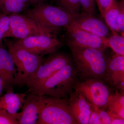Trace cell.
<instances>
[{
  "instance_id": "cell-1",
  "label": "cell",
  "mask_w": 124,
  "mask_h": 124,
  "mask_svg": "<svg viewBox=\"0 0 124 124\" xmlns=\"http://www.w3.org/2000/svg\"><path fill=\"white\" fill-rule=\"evenodd\" d=\"M70 49L75 66L82 77L106 81L107 58L98 49L67 44Z\"/></svg>"
},
{
  "instance_id": "cell-2",
  "label": "cell",
  "mask_w": 124,
  "mask_h": 124,
  "mask_svg": "<svg viewBox=\"0 0 124 124\" xmlns=\"http://www.w3.org/2000/svg\"><path fill=\"white\" fill-rule=\"evenodd\" d=\"M26 15L36 22L45 35L54 37L59 29L70 24L72 18V15L62 7L44 2L28 10Z\"/></svg>"
},
{
  "instance_id": "cell-3",
  "label": "cell",
  "mask_w": 124,
  "mask_h": 124,
  "mask_svg": "<svg viewBox=\"0 0 124 124\" xmlns=\"http://www.w3.org/2000/svg\"><path fill=\"white\" fill-rule=\"evenodd\" d=\"M78 73L75 66L71 62L29 93L39 95L67 98L74 89Z\"/></svg>"
},
{
  "instance_id": "cell-4",
  "label": "cell",
  "mask_w": 124,
  "mask_h": 124,
  "mask_svg": "<svg viewBox=\"0 0 124 124\" xmlns=\"http://www.w3.org/2000/svg\"><path fill=\"white\" fill-rule=\"evenodd\" d=\"M3 40L16 67L15 85H26L44 61L42 56L31 53L5 38Z\"/></svg>"
},
{
  "instance_id": "cell-5",
  "label": "cell",
  "mask_w": 124,
  "mask_h": 124,
  "mask_svg": "<svg viewBox=\"0 0 124 124\" xmlns=\"http://www.w3.org/2000/svg\"><path fill=\"white\" fill-rule=\"evenodd\" d=\"M77 124L69 110L68 98L43 95L37 124Z\"/></svg>"
},
{
  "instance_id": "cell-6",
  "label": "cell",
  "mask_w": 124,
  "mask_h": 124,
  "mask_svg": "<svg viewBox=\"0 0 124 124\" xmlns=\"http://www.w3.org/2000/svg\"><path fill=\"white\" fill-rule=\"evenodd\" d=\"M74 89L79 91L95 110H107L112 93L103 80L89 78L83 82L77 81Z\"/></svg>"
},
{
  "instance_id": "cell-7",
  "label": "cell",
  "mask_w": 124,
  "mask_h": 124,
  "mask_svg": "<svg viewBox=\"0 0 124 124\" xmlns=\"http://www.w3.org/2000/svg\"><path fill=\"white\" fill-rule=\"evenodd\" d=\"M71 62L70 57L64 53L56 52L50 54L46 60L43 61L36 72L26 83L29 92L41 84L56 72Z\"/></svg>"
},
{
  "instance_id": "cell-8",
  "label": "cell",
  "mask_w": 124,
  "mask_h": 124,
  "mask_svg": "<svg viewBox=\"0 0 124 124\" xmlns=\"http://www.w3.org/2000/svg\"><path fill=\"white\" fill-rule=\"evenodd\" d=\"M14 43L31 53L42 57L55 53L63 45L56 37L44 35L19 39Z\"/></svg>"
},
{
  "instance_id": "cell-9",
  "label": "cell",
  "mask_w": 124,
  "mask_h": 124,
  "mask_svg": "<svg viewBox=\"0 0 124 124\" xmlns=\"http://www.w3.org/2000/svg\"><path fill=\"white\" fill-rule=\"evenodd\" d=\"M8 16L9 27L5 33L4 38L13 37L19 39L31 36L46 35L36 22L26 15L19 14H12Z\"/></svg>"
},
{
  "instance_id": "cell-10",
  "label": "cell",
  "mask_w": 124,
  "mask_h": 124,
  "mask_svg": "<svg viewBox=\"0 0 124 124\" xmlns=\"http://www.w3.org/2000/svg\"><path fill=\"white\" fill-rule=\"evenodd\" d=\"M67 27L104 38H108L111 35L109 28L102 20L95 15L83 11L72 15L71 22Z\"/></svg>"
},
{
  "instance_id": "cell-11",
  "label": "cell",
  "mask_w": 124,
  "mask_h": 124,
  "mask_svg": "<svg viewBox=\"0 0 124 124\" xmlns=\"http://www.w3.org/2000/svg\"><path fill=\"white\" fill-rule=\"evenodd\" d=\"M65 28L67 44L98 49L104 52L108 48L106 38L69 27Z\"/></svg>"
},
{
  "instance_id": "cell-12",
  "label": "cell",
  "mask_w": 124,
  "mask_h": 124,
  "mask_svg": "<svg viewBox=\"0 0 124 124\" xmlns=\"http://www.w3.org/2000/svg\"><path fill=\"white\" fill-rule=\"evenodd\" d=\"M68 98L69 110L77 124H88L93 107L84 96L74 89Z\"/></svg>"
},
{
  "instance_id": "cell-13",
  "label": "cell",
  "mask_w": 124,
  "mask_h": 124,
  "mask_svg": "<svg viewBox=\"0 0 124 124\" xmlns=\"http://www.w3.org/2000/svg\"><path fill=\"white\" fill-rule=\"evenodd\" d=\"M43 103V95L31 93L25 99L22 110L16 113L18 124H37Z\"/></svg>"
},
{
  "instance_id": "cell-14",
  "label": "cell",
  "mask_w": 124,
  "mask_h": 124,
  "mask_svg": "<svg viewBox=\"0 0 124 124\" xmlns=\"http://www.w3.org/2000/svg\"><path fill=\"white\" fill-rule=\"evenodd\" d=\"M106 81L124 93V55L115 53L107 59Z\"/></svg>"
},
{
  "instance_id": "cell-15",
  "label": "cell",
  "mask_w": 124,
  "mask_h": 124,
  "mask_svg": "<svg viewBox=\"0 0 124 124\" xmlns=\"http://www.w3.org/2000/svg\"><path fill=\"white\" fill-rule=\"evenodd\" d=\"M28 90L24 93H14L12 89L8 90L7 93L0 97V109L4 108L9 113L16 115L22 108L25 100Z\"/></svg>"
},
{
  "instance_id": "cell-16",
  "label": "cell",
  "mask_w": 124,
  "mask_h": 124,
  "mask_svg": "<svg viewBox=\"0 0 124 124\" xmlns=\"http://www.w3.org/2000/svg\"><path fill=\"white\" fill-rule=\"evenodd\" d=\"M107 110L111 118L124 119V93L116 90L111 94Z\"/></svg>"
},
{
  "instance_id": "cell-17",
  "label": "cell",
  "mask_w": 124,
  "mask_h": 124,
  "mask_svg": "<svg viewBox=\"0 0 124 124\" xmlns=\"http://www.w3.org/2000/svg\"><path fill=\"white\" fill-rule=\"evenodd\" d=\"M29 2V0H0L1 13L7 15L20 14Z\"/></svg>"
},
{
  "instance_id": "cell-18",
  "label": "cell",
  "mask_w": 124,
  "mask_h": 124,
  "mask_svg": "<svg viewBox=\"0 0 124 124\" xmlns=\"http://www.w3.org/2000/svg\"><path fill=\"white\" fill-rule=\"evenodd\" d=\"M3 41H0V64L14 83L16 73L15 64L11 54L4 45Z\"/></svg>"
},
{
  "instance_id": "cell-19",
  "label": "cell",
  "mask_w": 124,
  "mask_h": 124,
  "mask_svg": "<svg viewBox=\"0 0 124 124\" xmlns=\"http://www.w3.org/2000/svg\"><path fill=\"white\" fill-rule=\"evenodd\" d=\"M119 3L116 0L111 6L106 11L103 16L105 22L111 32L112 34L119 33L117 22Z\"/></svg>"
},
{
  "instance_id": "cell-20",
  "label": "cell",
  "mask_w": 124,
  "mask_h": 124,
  "mask_svg": "<svg viewBox=\"0 0 124 124\" xmlns=\"http://www.w3.org/2000/svg\"><path fill=\"white\" fill-rule=\"evenodd\" d=\"M108 47L115 53L124 55V37L119 34H111L107 38Z\"/></svg>"
},
{
  "instance_id": "cell-21",
  "label": "cell",
  "mask_w": 124,
  "mask_h": 124,
  "mask_svg": "<svg viewBox=\"0 0 124 124\" xmlns=\"http://www.w3.org/2000/svg\"><path fill=\"white\" fill-rule=\"evenodd\" d=\"M59 6L72 15L78 13L81 11L79 0H56Z\"/></svg>"
},
{
  "instance_id": "cell-22",
  "label": "cell",
  "mask_w": 124,
  "mask_h": 124,
  "mask_svg": "<svg viewBox=\"0 0 124 124\" xmlns=\"http://www.w3.org/2000/svg\"><path fill=\"white\" fill-rule=\"evenodd\" d=\"M0 124H19L16 115L8 112L4 108L0 109Z\"/></svg>"
},
{
  "instance_id": "cell-23",
  "label": "cell",
  "mask_w": 124,
  "mask_h": 124,
  "mask_svg": "<svg viewBox=\"0 0 124 124\" xmlns=\"http://www.w3.org/2000/svg\"><path fill=\"white\" fill-rule=\"evenodd\" d=\"M117 22L119 33L124 36V0L119 3Z\"/></svg>"
},
{
  "instance_id": "cell-24",
  "label": "cell",
  "mask_w": 124,
  "mask_h": 124,
  "mask_svg": "<svg viewBox=\"0 0 124 124\" xmlns=\"http://www.w3.org/2000/svg\"><path fill=\"white\" fill-rule=\"evenodd\" d=\"M9 16L0 14V41L3 40L5 33L9 29Z\"/></svg>"
},
{
  "instance_id": "cell-25",
  "label": "cell",
  "mask_w": 124,
  "mask_h": 124,
  "mask_svg": "<svg viewBox=\"0 0 124 124\" xmlns=\"http://www.w3.org/2000/svg\"><path fill=\"white\" fill-rule=\"evenodd\" d=\"M83 12L95 15L96 13L95 0H79Z\"/></svg>"
},
{
  "instance_id": "cell-26",
  "label": "cell",
  "mask_w": 124,
  "mask_h": 124,
  "mask_svg": "<svg viewBox=\"0 0 124 124\" xmlns=\"http://www.w3.org/2000/svg\"><path fill=\"white\" fill-rule=\"evenodd\" d=\"M102 17L106 11L111 6L116 0H95Z\"/></svg>"
},
{
  "instance_id": "cell-27",
  "label": "cell",
  "mask_w": 124,
  "mask_h": 124,
  "mask_svg": "<svg viewBox=\"0 0 124 124\" xmlns=\"http://www.w3.org/2000/svg\"><path fill=\"white\" fill-rule=\"evenodd\" d=\"M97 111L101 118L102 124H111L112 118L106 110L101 108Z\"/></svg>"
},
{
  "instance_id": "cell-28",
  "label": "cell",
  "mask_w": 124,
  "mask_h": 124,
  "mask_svg": "<svg viewBox=\"0 0 124 124\" xmlns=\"http://www.w3.org/2000/svg\"><path fill=\"white\" fill-rule=\"evenodd\" d=\"M89 124H102L101 120L97 110L93 108L89 120Z\"/></svg>"
},
{
  "instance_id": "cell-29",
  "label": "cell",
  "mask_w": 124,
  "mask_h": 124,
  "mask_svg": "<svg viewBox=\"0 0 124 124\" xmlns=\"http://www.w3.org/2000/svg\"><path fill=\"white\" fill-rule=\"evenodd\" d=\"M112 118L111 124H124V119L119 117H114Z\"/></svg>"
},
{
  "instance_id": "cell-30",
  "label": "cell",
  "mask_w": 124,
  "mask_h": 124,
  "mask_svg": "<svg viewBox=\"0 0 124 124\" xmlns=\"http://www.w3.org/2000/svg\"><path fill=\"white\" fill-rule=\"evenodd\" d=\"M5 89L4 85L2 78L0 76V97L2 96V92Z\"/></svg>"
},
{
  "instance_id": "cell-31",
  "label": "cell",
  "mask_w": 124,
  "mask_h": 124,
  "mask_svg": "<svg viewBox=\"0 0 124 124\" xmlns=\"http://www.w3.org/2000/svg\"><path fill=\"white\" fill-rule=\"evenodd\" d=\"M46 0H29L30 3L36 5L42 2H44Z\"/></svg>"
},
{
  "instance_id": "cell-32",
  "label": "cell",
  "mask_w": 124,
  "mask_h": 124,
  "mask_svg": "<svg viewBox=\"0 0 124 124\" xmlns=\"http://www.w3.org/2000/svg\"><path fill=\"white\" fill-rule=\"evenodd\" d=\"M0 14H1V13L0 11Z\"/></svg>"
},
{
  "instance_id": "cell-33",
  "label": "cell",
  "mask_w": 124,
  "mask_h": 124,
  "mask_svg": "<svg viewBox=\"0 0 124 124\" xmlns=\"http://www.w3.org/2000/svg\"></svg>"
}]
</instances>
